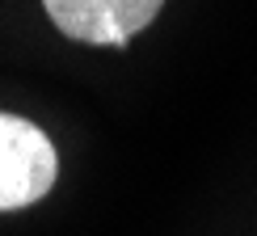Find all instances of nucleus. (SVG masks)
I'll return each mask as SVG.
<instances>
[{"label": "nucleus", "instance_id": "2", "mask_svg": "<svg viewBox=\"0 0 257 236\" xmlns=\"http://www.w3.org/2000/svg\"><path fill=\"white\" fill-rule=\"evenodd\" d=\"M160 5L165 0H42L63 34L89 47H126L139 30L152 26Z\"/></svg>", "mask_w": 257, "mask_h": 236}, {"label": "nucleus", "instance_id": "1", "mask_svg": "<svg viewBox=\"0 0 257 236\" xmlns=\"http://www.w3.org/2000/svg\"><path fill=\"white\" fill-rule=\"evenodd\" d=\"M55 173L59 160L47 131H38L30 118L0 114V211H21L47 198Z\"/></svg>", "mask_w": 257, "mask_h": 236}]
</instances>
